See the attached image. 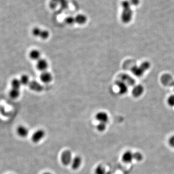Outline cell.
<instances>
[{"mask_svg":"<svg viewBox=\"0 0 174 174\" xmlns=\"http://www.w3.org/2000/svg\"><path fill=\"white\" fill-rule=\"evenodd\" d=\"M120 78L122 81H124V82L125 83L129 86H133L135 84V81L134 79L128 75H120Z\"/></svg>","mask_w":174,"mask_h":174,"instance_id":"obj_13","label":"cell"},{"mask_svg":"<svg viewBox=\"0 0 174 174\" xmlns=\"http://www.w3.org/2000/svg\"><path fill=\"white\" fill-rule=\"evenodd\" d=\"M106 171L105 167L102 165H98L95 169L96 174H106Z\"/></svg>","mask_w":174,"mask_h":174,"instance_id":"obj_20","label":"cell"},{"mask_svg":"<svg viewBox=\"0 0 174 174\" xmlns=\"http://www.w3.org/2000/svg\"><path fill=\"white\" fill-rule=\"evenodd\" d=\"M168 105L171 106H174V95L171 96L168 99Z\"/></svg>","mask_w":174,"mask_h":174,"instance_id":"obj_26","label":"cell"},{"mask_svg":"<svg viewBox=\"0 0 174 174\" xmlns=\"http://www.w3.org/2000/svg\"><path fill=\"white\" fill-rule=\"evenodd\" d=\"M19 80H20V82H21V84L24 85V86L29 85V84L30 82L29 78L28 75H22Z\"/></svg>","mask_w":174,"mask_h":174,"instance_id":"obj_19","label":"cell"},{"mask_svg":"<svg viewBox=\"0 0 174 174\" xmlns=\"http://www.w3.org/2000/svg\"><path fill=\"white\" fill-rule=\"evenodd\" d=\"M149 66L150 64L149 62L146 61L141 64L139 67H138L137 65L134 66L131 69V71L134 75H137V77H140L142 75L145 71L149 68Z\"/></svg>","mask_w":174,"mask_h":174,"instance_id":"obj_2","label":"cell"},{"mask_svg":"<svg viewBox=\"0 0 174 174\" xmlns=\"http://www.w3.org/2000/svg\"><path fill=\"white\" fill-rule=\"evenodd\" d=\"M21 85H22V84H21L20 80L18 79H13L12 82H11L12 89H20Z\"/></svg>","mask_w":174,"mask_h":174,"instance_id":"obj_18","label":"cell"},{"mask_svg":"<svg viewBox=\"0 0 174 174\" xmlns=\"http://www.w3.org/2000/svg\"><path fill=\"white\" fill-rule=\"evenodd\" d=\"M144 92V88L142 86L140 85H137L133 89V95L135 97H138L142 95Z\"/></svg>","mask_w":174,"mask_h":174,"instance_id":"obj_14","label":"cell"},{"mask_svg":"<svg viewBox=\"0 0 174 174\" xmlns=\"http://www.w3.org/2000/svg\"><path fill=\"white\" fill-rule=\"evenodd\" d=\"M30 88L36 92H41L43 90V87L36 81H32L29 84Z\"/></svg>","mask_w":174,"mask_h":174,"instance_id":"obj_11","label":"cell"},{"mask_svg":"<svg viewBox=\"0 0 174 174\" xmlns=\"http://www.w3.org/2000/svg\"><path fill=\"white\" fill-rule=\"evenodd\" d=\"M134 159L137 161H141L143 159V156L140 152H136L134 153Z\"/></svg>","mask_w":174,"mask_h":174,"instance_id":"obj_25","label":"cell"},{"mask_svg":"<svg viewBox=\"0 0 174 174\" xmlns=\"http://www.w3.org/2000/svg\"><path fill=\"white\" fill-rule=\"evenodd\" d=\"M97 130L100 132H103L106 129V124L99 122L96 126Z\"/></svg>","mask_w":174,"mask_h":174,"instance_id":"obj_22","label":"cell"},{"mask_svg":"<svg viewBox=\"0 0 174 174\" xmlns=\"http://www.w3.org/2000/svg\"><path fill=\"white\" fill-rule=\"evenodd\" d=\"M49 37H50L49 32L46 30H42L39 37L41 38L43 40H46Z\"/></svg>","mask_w":174,"mask_h":174,"instance_id":"obj_21","label":"cell"},{"mask_svg":"<svg viewBox=\"0 0 174 174\" xmlns=\"http://www.w3.org/2000/svg\"><path fill=\"white\" fill-rule=\"evenodd\" d=\"M132 4V5L137 6L140 4V0H128Z\"/></svg>","mask_w":174,"mask_h":174,"instance_id":"obj_28","label":"cell"},{"mask_svg":"<svg viewBox=\"0 0 174 174\" xmlns=\"http://www.w3.org/2000/svg\"><path fill=\"white\" fill-rule=\"evenodd\" d=\"M40 78L42 82L47 84L51 82L53 77L51 74L50 72L44 71L40 75Z\"/></svg>","mask_w":174,"mask_h":174,"instance_id":"obj_8","label":"cell"},{"mask_svg":"<svg viewBox=\"0 0 174 174\" xmlns=\"http://www.w3.org/2000/svg\"><path fill=\"white\" fill-rule=\"evenodd\" d=\"M122 161L126 164H129L132 162L134 159V153L131 151H127L124 152L121 157Z\"/></svg>","mask_w":174,"mask_h":174,"instance_id":"obj_7","label":"cell"},{"mask_svg":"<svg viewBox=\"0 0 174 174\" xmlns=\"http://www.w3.org/2000/svg\"><path fill=\"white\" fill-rule=\"evenodd\" d=\"M64 22L68 25H72L75 23V19L74 17L70 16L64 19Z\"/></svg>","mask_w":174,"mask_h":174,"instance_id":"obj_24","label":"cell"},{"mask_svg":"<svg viewBox=\"0 0 174 174\" xmlns=\"http://www.w3.org/2000/svg\"><path fill=\"white\" fill-rule=\"evenodd\" d=\"M73 158V155L71 151L69 150H65L62 152L61 155V164L64 165H71Z\"/></svg>","mask_w":174,"mask_h":174,"instance_id":"obj_3","label":"cell"},{"mask_svg":"<svg viewBox=\"0 0 174 174\" xmlns=\"http://www.w3.org/2000/svg\"><path fill=\"white\" fill-rule=\"evenodd\" d=\"M20 92L19 89H12L9 92V96L12 99H17L19 96Z\"/></svg>","mask_w":174,"mask_h":174,"instance_id":"obj_17","label":"cell"},{"mask_svg":"<svg viewBox=\"0 0 174 174\" xmlns=\"http://www.w3.org/2000/svg\"><path fill=\"white\" fill-rule=\"evenodd\" d=\"M48 67V62L45 59H40L37 61V67L38 70L42 72L46 71V70L47 69Z\"/></svg>","mask_w":174,"mask_h":174,"instance_id":"obj_10","label":"cell"},{"mask_svg":"<svg viewBox=\"0 0 174 174\" xmlns=\"http://www.w3.org/2000/svg\"><path fill=\"white\" fill-rule=\"evenodd\" d=\"M17 133L19 137L21 138H25L28 137L29 134V130L27 127L20 125L18 127Z\"/></svg>","mask_w":174,"mask_h":174,"instance_id":"obj_9","label":"cell"},{"mask_svg":"<svg viewBox=\"0 0 174 174\" xmlns=\"http://www.w3.org/2000/svg\"><path fill=\"white\" fill-rule=\"evenodd\" d=\"M96 119L99 122L106 124L109 120V117L106 112L100 111L96 114Z\"/></svg>","mask_w":174,"mask_h":174,"instance_id":"obj_6","label":"cell"},{"mask_svg":"<svg viewBox=\"0 0 174 174\" xmlns=\"http://www.w3.org/2000/svg\"><path fill=\"white\" fill-rule=\"evenodd\" d=\"M82 163V159L79 156H76L73 157L71 166L72 169L74 170H77L80 168Z\"/></svg>","mask_w":174,"mask_h":174,"instance_id":"obj_5","label":"cell"},{"mask_svg":"<svg viewBox=\"0 0 174 174\" xmlns=\"http://www.w3.org/2000/svg\"><path fill=\"white\" fill-rule=\"evenodd\" d=\"M168 144L171 147L174 148V135H172L168 140Z\"/></svg>","mask_w":174,"mask_h":174,"instance_id":"obj_27","label":"cell"},{"mask_svg":"<svg viewBox=\"0 0 174 174\" xmlns=\"http://www.w3.org/2000/svg\"><path fill=\"white\" fill-rule=\"evenodd\" d=\"M75 23L79 25H83L86 23L87 21V18L86 16L83 14H78L75 17Z\"/></svg>","mask_w":174,"mask_h":174,"instance_id":"obj_16","label":"cell"},{"mask_svg":"<svg viewBox=\"0 0 174 174\" xmlns=\"http://www.w3.org/2000/svg\"><path fill=\"white\" fill-rule=\"evenodd\" d=\"M29 57L33 60L38 61L41 59V53L38 50H32L30 52Z\"/></svg>","mask_w":174,"mask_h":174,"instance_id":"obj_15","label":"cell"},{"mask_svg":"<svg viewBox=\"0 0 174 174\" xmlns=\"http://www.w3.org/2000/svg\"><path fill=\"white\" fill-rule=\"evenodd\" d=\"M46 135L45 130L43 129H38L35 130L32 134V140L34 143H38L44 138Z\"/></svg>","mask_w":174,"mask_h":174,"instance_id":"obj_4","label":"cell"},{"mask_svg":"<svg viewBox=\"0 0 174 174\" xmlns=\"http://www.w3.org/2000/svg\"><path fill=\"white\" fill-rule=\"evenodd\" d=\"M42 174H52L50 173V172H45V173H43Z\"/></svg>","mask_w":174,"mask_h":174,"instance_id":"obj_29","label":"cell"},{"mask_svg":"<svg viewBox=\"0 0 174 174\" xmlns=\"http://www.w3.org/2000/svg\"><path fill=\"white\" fill-rule=\"evenodd\" d=\"M117 86H118L119 88V92L120 94H123L126 93L127 92L128 87L127 84L124 82L122 80H118L116 82Z\"/></svg>","mask_w":174,"mask_h":174,"instance_id":"obj_12","label":"cell"},{"mask_svg":"<svg viewBox=\"0 0 174 174\" xmlns=\"http://www.w3.org/2000/svg\"><path fill=\"white\" fill-rule=\"evenodd\" d=\"M42 31V30L39 27H34L32 30V33L34 37H39Z\"/></svg>","mask_w":174,"mask_h":174,"instance_id":"obj_23","label":"cell"},{"mask_svg":"<svg viewBox=\"0 0 174 174\" xmlns=\"http://www.w3.org/2000/svg\"><path fill=\"white\" fill-rule=\"evenodd\" d=\"M121 6L122 8L121 14V21L124 23H128L133 19V5L128 0H124L121 2Z\"/></svg>","mask_w":174,"mask_h":174,"instance_id":"obj_1","label":"cell"}]
</instances>
